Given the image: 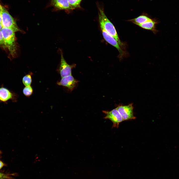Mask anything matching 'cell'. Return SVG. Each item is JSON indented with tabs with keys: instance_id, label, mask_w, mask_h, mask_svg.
<instances>
[{
	"instance_id": "obj_1",
	"label": "cell",
	"mask_w": 179,
	"mask_h": 179,
	"mask_svg": "<svg viewBox=\"0 0 179 179\" xmlns=\"http://www.w3.org/2000/svg\"><path fill=\"white\" fill-rule=\"evenodd\" d=\"M1 31L5 47L8 48L12 56L15 57L17 55V48L15 32L10 29L3 27Z\"/></svg>"
},
{
	"instance_id": "obj_2",
	"label": "cell",
	"mask_w": 179,
	"mask_h": 179,
	"mask_svg": "<svg viewBox=\"0 0 179 179\" xmlns=\"http://www.w3.org/2000/svg\"><path fill=\"white\" fill-rule=\"evenodd\" d=\"M98 16L100 27H103L107 32L113 37L120 46H123V44L119 39L114 25L107 17L103 10L100 8H99Z\"/></svg>"
},
{
	"instance_id": "obj_3",
	"label": "cell",
	"mask_w": 179,
	"mask_h": 179,
	"mask_svg": "<svg viewBox=\"0 0 179 179\" xmlns=\"http://www.w3.org/2000/svg\"><path fill=\"white\" fill-rule=\"evenodd\" d=\"M1 24L3 27L10 29L14 32L17 31L24 32L19 28L13 18L3 7L1 12Z\"/></svg>"
},
{
	"instance_id": "obj_4",
	"label": "cell",
	"mask_w": 179,
	"mask_h": 179,
	"mask_svg": "<svg viewBox=\"0 0 179 179\" xmlns=\"http://www.w3.org/2000/svg\"><path fill=\"white\" fill-rule=\"evenodd\" d=\"M61 55V59L59 66L58 69V72L60 74L62 78L71 75L72 69L75 67V65L68 64L65 60L62 50L59 49Z\"/></svg>"
},
{
	"instance_id": "obj_5",
	"label": "cell",
	"mask_w": 179,
	"mask_h": 179,
	"mask_svg": "<svg viewBox=\"0 0 179 179\" xmlns=\"http://www.w3.org/2000/svg\"><path fill=\"white\" fill-rule=\"evenodd\" d=\"M133 104L131 103L126 105H119L116 108L124 121L136 119L134 115Z\"/></svg>"
},
{
	"instance_id": "obj_6",
	"label": "cell",
	"mask_w": 179,
	"mask_h": 179,
	"mask_svg": "<svg viewBox=\"0 0 179 179\" xmlns=\"http://www.w3.org/2000/svg\"><path fill=\"white\" fill-rule=\"evenodd\" d=\"M103 112L106 114L104 118L109 119L113 123L112 128H118L120 123L124 121L116 108L110 111H103Z\"/></svg>"
},
{
	"instance_id": "obj_7",
	"label": "cell",
	"mask_w": 179,
	"mask_h": 179,
	"mask_svg": "<svg viewBox=\"0 0 179 179\" xmlns=\"http://www.w3.org/2000/svg\"><path fill=\"white\" fill-rule=\"evenodd\" d=\"M78 82L72 75H71L62 78L60 81L57 82L56 84L66 87L71 91L76 87Z\"/></svg>"
},
{
	"instance_id": "obj_8",
	"label": "cell",
	"mask_w": 179,
	"mask_h": 179,
	"mask_svg": "<svg viewBox=\"0 0 179 179\" xmlns=\"http://www.w3.org/2000/svg\"><path fill=\"white\" fill-rule=\"evenodd\" d=\"M102 34L105 40L109 44L116 48L118 50L120 55L122 57L124 55V52L120 46L116 39L107 32L101 27H100Z\"/></svg>"
},
{
	"instance_id": "obj_9",
	"label": "cell",
	"mask_w": 179,
	"mask_h": 179,
	"mask_svg": "<svg viewBox=\"0 0 179 179\" xmlns=\"http://www.w3.org/2000/svg\"><path fill=\"white\" fill-rule=\"evenodd\" d=\"M16 99V95L15 93L5 88H0V101L6 102L10 100L15 101Z\"/></svg>"
},
{
	"instance_id": "obj_10",
	"label": "cell",
	"mask_w": 179,
	"mask_h": 179,
	"mask_svg": "<svg viewBox=\"0 0 179 179\" xmlns=\"http://www.w3.org/2000/svg\"><path fill=\"white\" fill-rule=\"evenodd\" d=\"M51 4L60 10L72 9L67 0H52Z\"/></svg>"
},
{
	"instance_id": "obj_11",
	"label": "cell",
	"mask_w": 179,
	"mask_h": 179,
	"mask_svg": "<svg viewBox=\"0 0 179 179\" xmlns=\"http://www.w3.org/2000/svg\"><path fill=\"white\" fill-rule=\"evenodd\" d=\"M157 23V21L152 19L148 21L141 24L137 25L143 29L153 31L155 32V25Z\"/></svg>"
},
{
	"instance_id": "obj_12",
	"label": "cell",
	"mask_w": 179,
	"mask_h": 179,
	"mask_svg": "<svg viewBox=\"0 0 179 179\" xmlns=\"http://www.w3.org/2000/svg\"><path fill=\"white\" fill-rule=\"evenodd\" d=\"M152 20L148 16L145 15H141L138 17L128 20L137 25L141 24L148 21Z\"/></svg>"
},
{
	"instance_id": "obj_13",
	"label": "cell",
	"mask_w": 179,
	"mask_h": 179,
	"mask_svg": "<svg viewBox=\"0 0 179 179\" xmlns=\"http://www.w3.org/2000/svg\"><path fill=\"white\" fill-rule=\"evenodd\" d=\"M32 72H29L28 74L23 77L22 81L24 85L26 86H30L32 82Z\"/></svg>"
},
{
	"instance_id": "obj_14",
	"label": "cell",
	"mask_w": 179,
	"mask_h": 179,
	"mask_svg": "<svg viewBox=\"0 0 179 179\" xmlns=\"http://www.w3.org/2000/svg\"><path fill=\"white\" fill-rule=\"evenodd\" d=\"M72 9L79 7L82 0H67Z\"/></svg>"
},
{
	"instance_id": "obj_15",
	"label": "cell",
	"mask_w": 179,
	"mask_h": 179,
	"mask_svg": "<svg viewBox=\"0 0 179 179\" xmlns=\"http://www.w3.org/2000/svg\"><path fill=\"white\" fill-rule=\"evenodd\" d=\"M23 92L26 96L29 97L32 94L33 90L32 87L30 86H26L23 89Z\"/></svg>"
},
{
	"instance_id": "obj_16",
	"label": "cell",
	"mask_w": 179,
	"mask_h": 179,
	"mask_svg": "<svg viewBox=\"0 0 179 179\" xmlns=\"http://www.w3.org/2000/svg\"><path fill=\"white\" fill-rule=\"evenodd\" d=\"M0 46L5 47L2 33L1 30H0Z\"/></svg>"
},
{
	"instance_id": "obj_17",
	"label": "cell",
	"mask_w": 179,
	"mask_h": 179,
	"mask_svg": "<svg viewBox=\"0 0 179 179\" xmlns=\"http://www.w3.org/2000/svg\"><path fill=\"white\" fill-rule=\"evenodd\" d=\"M8 178L7 175L3 174L0 173V179H6Z\"/></svg>"
},
{
	"instance_id": "obj_18",
	"label": "cell",
	"mask_w": 179,
	"mask_h": 179,
	"mask_svg": "<svg viewBox=\"0 0 179 179\" xmlns=\"http://www.w3.org/2000/svg\"><path fill=\"white\" fill-rule=\"evenodd\" d=\"M4 165V164L0 160V169L2 168Z\"/></svg>"
},
{
	"instance_id": "obj_19",
	"label": "cell",
	"mask_w": 179,
	"mask_h": 179,
	"mask_svg": "<svg viewBox=\"0 0 179 179\" xmlns=\"http://www.w3.org/2000/svg\"><path fill=\"white\" fill-rule=\"evenodd\" d=\"M3 9V7L0 4V13H1Z\"/></svg>"
},
{
	"instance_id": "obj_20",
	"label": "cell",
	"mask_w": 179,
	"mask_h": 179,
	"mask_svg": "<svg viewBox=\"0 0 179 179\" xmlns=\"http://www.w3.org/2000/svg\"><path fill=\"white\" fill-rule=\"evenodd\" d=\"M2 19L1 13H0V23H1Z\"/></svg>"
},
{
	"instance_id": "obj_21",
	"label": "cell",
	"mask_w": 179,
	"mask_h": 179,
	"mask_svg": "<svg viewBox=\"0 0 179 179\" xmlns=\"http://www.w3.org/2000/svg\"><path fill=\"white\" fill-rule=\"evenodd\" d=\"M2 27H3L1 25V23H0V30H1Z\"/></svg>"
},
{
	"instance_id": "obj_22",
	"label": "cell",
	"mask_w": 179,
	"mask_h": 179,
	"mask_svg": "<svg viewBox=\"0 0 179 179\" xmlns=\"http://www.w3.org/2000/svg\"><path fill=\"white\" fill-rule=\"evenodd\" d=\"M1 153H2V152L0 150V154H1Z\"/></svg>"
}]
</instances>
